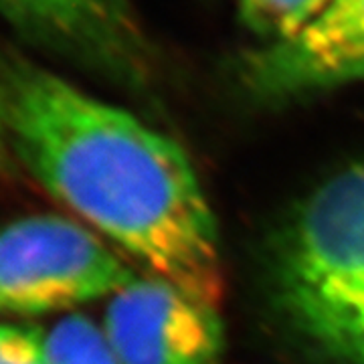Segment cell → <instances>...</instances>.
I'll use <instances>...</instances> for the list:
<instances>
[{"label":"cell","mask_w":364,"mask_h":364,"mask_svg":"<svg viewBox=\"0 0 364 364\" xmlns=\"http://www.w3.org/2000/svg\"><path fill=\"white\" fill-rule=\"evenodd\" d=\"M0 364H47L45 330L31 324H0Z\"/></svg>","instance_id":"9"},{"label":"cell","mask_w":364,"mask_h":364,"mask_svg":"<svg viewBox=\"0 0 364 364\" xmlns=\"http://www.w3.org/2000/svg\"><path fill=\"white\" fill-rule=\"evenodd\" d=\"M0 81L13 154L43 188L152 275L217 308L219 231L181 146L16 53H0Z\"/></svg>","instance_id":"1"},{"label":"cell","mask_w":364,"mask_h":364,"mask_svg":"<svg viewBox=\"0 0 364 364\" xmlns=\"http://www.w3.org/2000/svg\"><path fill=\"white\" fill-rule=\"evenodd\" d=\"M273 289L310 346L338 364H364V162L291 210L273 247Z\"/></svg>","instance_id":"2"},{"label":"cell","mask_w":364,"mask_h":364,"mask_svg":"<svg viewBox=\"0 0 364 364\" xmlns=\"http://www.w3.org/2000/svg\"><path fill=\"white\" fill-rule=\"evenodd\" d=\"M104 332L122 364H219L217 308L158 275H136L105 308Z\"/></svg>","instance_id":"4"},{"label":"cell","mask_w":364,"mask_h":364,"mask_svg":"<svg viewBox=\"0 0 364 364\" xmlns=\"http://www.w3.org/2000/svg\"><path fill=\"white\" fill-rule=\"evenodd\" d=\"M13 146H11V132H9V112H6V95L0 81V174L11 168L13 162Z\"/></svg>","instance_id":"10"},{"label":"cell","mask_w":364,"mask_h":364,"mask_svg":"<svg viewBox=\"0 0 364 364\" xmlns=\"http://www.w3.org/2000/svg\"><path fill=\"white\" fill-rule=\"evenodd\" d=\"M241 73L247 90L265 100L364 81V0H330L296 37L249 53Z\"/></svg>","instance_id":"6"},{"label":"cell","mask_w":364,"mask_h":364,"mask_svg":"<svg viewBox=\"0 0 364 364\" xmlns=\"http://www.w3.org/2000/svg\"><path fill=\"white\" fill-rule=\"evenodd\" d=\"M47 364H122L104 326L83 314H69L45 332Z\"/></svg>","instance_id":"7"},{"label":"cell","mask_w":364,"mask_h":364,"mask_svg":"<svg viewBox=\"0 0 364 364\" xmlns=\"http://www.w3.org/2000/svg\"><path fill=\"white\" fill-rule=\"evenodd\" d=\"M134 279L100 235L65 217L33 215L0 229V312H63Z\"/></svg>","instance_id":"3"},{"label":"cell","mask_w":364,"mask_h":364,"mask_svg":"<svg viewBox=\"0 0 364 364\" xmlns=\"http://www.w3.org/2000/svg\"><path fill=\"white\" fill-rule=\"evenodd\" d=\"M0 21L26 41L124 83L148 77V49L130 0H0Z\"/></svg>","instance_id":"5"},{"label":"cell","mask_w":364,"mask_h":364,"mask_svg":"<svg viewBox=\"0 0 364 364\" xmlns=\"http://www.w3.org/2000/svg\"><path fill=\"white\" fill-rule=\"evenodd\" d=\"M330 0H239V18L263 45L291 39L320 16Z\"/></svg>","instance_id":"8"}]
</instances>
